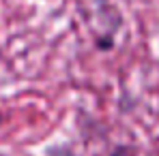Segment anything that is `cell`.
<instances>
[{
    "label": "cell",
    "instance_id": "2",
    "mask_svg": "<svg viewBox=\"0 0 159 156\" xmlns=\"http://www.w3.org/2000/svg\"><path fill=\"white\" fill-rule=\"evenodd\" d=\"M112 156H133V154H131V150H127V148H118Z\"/></svg>",
    "mask_w": 159,
    "mask_h": 156
},
{
    "label": "cell",
    "instance_id": "1",
    "mask_svg": "<svg viewBox=\"0 0 159 156\" xmlns=\"http://www.w3.org/2000/svg\"><path fill=\"white\" fill-rule=\"evenodd\" d=\"M50 156H73V152H71V150H67V148H56Z\"/></svg>",
    "mask_w": 159,
    "mask_h": 156
}]
</instances>
